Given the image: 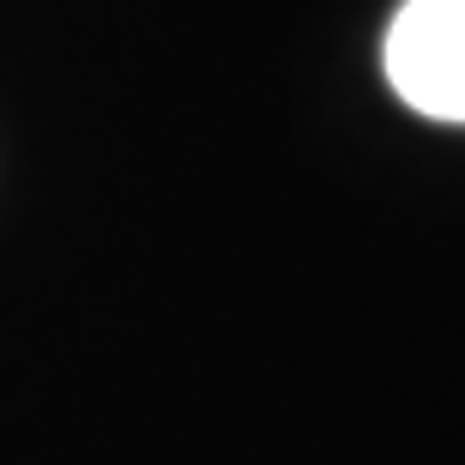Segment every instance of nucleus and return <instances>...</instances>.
<instances>
[{"instance_id":"1","label":"nucleus","mask_w":465,"mask_h":465,"mask_svg":"<svg viewBox=\"0 0 465 465\" xmlns=\"http://www.w3.org/2000/svg\"><path fill=\"white\" fill-rule=\"evenodd\" d=\"M387 79L417 115L465 127V0H405L387 25Z\"/></svg>"}]
</instances>
